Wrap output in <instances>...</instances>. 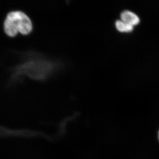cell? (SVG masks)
I'll list each match as a JSON object with an SVG mask.
<instances>
[{"mask_svg": "<svg viewBox=\"0 0 159 159\" xmlns=\"http://www.w3.org/2000/svg\"><path fill=\"white\" fill-rule=\"evenodd\" d=\"M21 60L12 68L11 81L15 83L23 77L35 80H45L57 72L61 63L34 52L23 53Z\"/></svg>", "mask_w": 159, "mask_h": 159, "instance_id": "1", "label": "cell"}, {"mask_svg": "<svg viewBox=\"0 0 159 159\" xmlns=\"http://www.w3.org/2000/svg\"><path fill=\"white\" fill-rule=\"evenodd\" d=\"M33 26L30 17L21 11H12L6 16L4 30L6 35L14 37L20 33L27 35L31 33Z\"/></svg>", "mask_w": 159, "mask_h": 159, "instance_id": "2", "label": "cell"}, {"mask_svg": "<svg viewBox=\"0 0 159 159\" xmlns=\"http://www.w3.org/2000/svg\"><path fill=\"white\" fill-rule=\"evenodd\" d=\"M121 20L130 25L134 26L140 22V18L134 12L131 11H124L120 14Z\"/></svg>", "mask_w": 159, "mask_h": 159, "instance_id": "3", "label": "cell"}, {"mask_svg": "<svg viewBox=\"0 0 159 159\" xmlns=\"http://www.w3.org/2000/svg\"><path fill=\"white\" fill-rule=\"evenodd\" d=\"M116 27L119 32L123 33H128L132 32L134 26L124 22L120 20H117L116 22Z\"/></svg>", "mask_w": 159, "mask_h": 159, "instance_id": "4", "label": "cell"}, {"mask_svg": "<svg viewBox=\"0 0 159 159\" xmlns=\"http://www.w3.org/2000/svg\"><path fill=\"white\" fill-rule=\"evenodd\" d=\"M158 140H159V131H158Z\"/></svg>", "mask_w": 159, "mask_h": 159, "instance_id": "5", "label": "cell"}]
</instances>
